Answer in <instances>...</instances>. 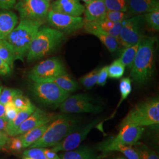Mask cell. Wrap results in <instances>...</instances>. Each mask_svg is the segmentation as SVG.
Listing matches in <instances>:
<instances>
[{"instance_id": "1", "label": "cell", "mask_w": 159, "mask_h": 159, "mask_svg": "<svg viewBox=\"0 0 159 159\" xmlns=\"http://www.w3.org/2000/svg\"><path fill=\"white\" fill-rule=\"evenodd\" d=\"M156 39L143 35L133 65L130 76L137 85L142 87L151 80L154 71V47Z\"/></svg>"}, {"instance_id": "2", "label": "cell", "mask_w": 159, "mask_h": 159, "mask_svg": "<svg viewBox=\"0 0 159 159\" xmlns=\"http://www.w3.org/2000/svg\"><path fill=\"white\" fill-rule=\"evenodd\" d=\"M80 126L79 121L76 117L69 116L68 114H61L49 123L43 136L29 148L53 147Z\"/></svg>"}, {"instance_id": "3", "label": "cell", "mask_w": 159, "mask_h": 159, "mask_svg": "<svg viewBox=\"0 0 159 159\" xmlns=\"http://www.w3.org/2000/svg\"><path fill=\"white\" fill-rule=\"evenodd\" d=\"M66 40L65 34L56 29L43 27L35 35L27 54L29 62L46 57L55 51Z\"/></svg>"}, {"instance_id": "4", "label": "cell", "mask_w": 159, "mask_h": 159, "mask_svg": "<svg viewBox=\"0 0 159 159\" xmlns=\"http://www.w3.org/2000/svg\"><path fill=\"white\" fill-rule=\"evenodd\" d=\"M43 23V20L21 19L19 24L6 37L5 40L14 51L16 60H23L27 56L35 35Z\"/></svg>"}, {"instance_id": "5", "label": "cell", "mask_w": 159, "mask_h": 159, "mask_svg": "<svg viewBox=\"0 0 159 159\" xmlns=\"http://www.w3.org/2000/svg\"><path fill=\"white\" fill-rule=\"evenodd\" d=\"M159 123V98L155 97L137 104L121 121L119 129L125 125L143 127Z\"/></svg>"}, {"instance_id": "6", "label": "cell", "mask_w": 159, "mask_h": 159, "mask_svg": "<svg viewBox=\"0 0 159 159\" xmlns=\"http://www.w3.org/2000/svg\"><path fill=\"white\" fill-rule=\"evenodd\" d=\"M34 97L41 104L52 107H59L60 105L70 96L55 83L49 81L33 82L30 87Z\"/></svg>"}, {"instance_id": "7", "label": "cell", "mask_w": 159, "mask_h": 159, "mask_svg": "<svg viewBox=\"0 0 159 159\" xmlns=\"http://www.w3.org/2000/svg\"><path fill=\"white\" fill-rule=\"evenodd\" d=\"M63 114L100 113L102 107L93 102V98L88 94L80 93L70 96L59 106Z\"/></svg>"}, {"instance_id": "8", "label": "cell", "mask_w": 159, "mask_h": 159, "mask_svg": "<svg viewBox=\"0 0 159 159\" xmlns=\"http://www.w3.org/2000/svg\"><path fill=\"white\" fill-rule=\"evenodd\" d=\"M67 73L62 61L58 57H52L34 67L29 73V78L33 82H44Z\"/></svg>"}, {"instance_id": "9", "label": "cell", "mask_w": 159, "mask_h": 159, "mask_svg": "<svg viewBox=\"0 0 159 159\" xmlns=\"http://www.w3.org/2000/svg\"><path fill=\"white\" fill-rule=\"evenodd\" d=\"M144 15L133 16L121 23L119 43L125 47L134 45L143 36Z\"/></svg>"}, {"instance_id": "10", "label": "cell", "mask_w": 159, "mask_h": 159, "mask_svg": "<svg viewBox=\"0 0 159 159\" xmlns=\"http://www.w3.org/2000/svg\"><path fill=\"white\" fill-rule=\"evenodd\" d=\"M47 18L52 28L66 35L73 34L84 25L82 17H74L51 10H49Z\"/></svg>"}, {"instance_id": "11", "label": "cell", "mask_w": 159, "mask_h": 159, "mask_svg": "<svg viewBox=\"0 0 159 159\" xmlns=\"http://www.w3.org/2000/svg\"><path fill=\"white\" fill-rule=\"evenodd\" d=\"M50 2L44 0H18L14 6L21 19L43 20L47 18Z\"/></svg>"}, {"instance_id": "12", "label": "cell", "mask_w": 159, "mask_h": 159, "mask_svg": "<svg viewBox=\"0 0 159 159\" xmlns=\"http://www.w3.org/2000/svg\"><path fill=\"white\" fill-rule=\"evenodd\" d=\"M144 128L140 126L125 125L120 129L119 132L115 136L111 137L98 143L97 150L114 144H123L133 146L138 142L142 136Z\"/></svg>"}, {"instance_id": "13", "label": "cell", "mask_w": 159, "mask_h": 159, "mask_svg": "<svg viewBox=\"0 0 159 159\" xmlns=\"http://www.w3.org/2000/svg\"><path fill=\"white\" fill-rule=\"evenodd\" d=\"M100 123V120L95 119L84 127L80 126L78 129L64 138L61 142L53 146L51 149L55 152H67L74 150L81 144L93 129Z\"/></svg>"}, {"instance_id": "14", "label": "cell", "mask_w": 159, "mask_h": 159, "mask_svg": "<svg viewBox=\"0 0 159 159\" xmlns=\"http://www.w3.org/2000/svg\"><path fill=\"white\" fill-rule=\"evenodd\" d=\"M60 115L61 114L48 113L40 108H36L33 113L18 127L12 137L21 135L34 128L50 123Z\"/></svg>"}, {"instance_id": "15", "label": "cell", "mask_w": 159, "mask_h": 159, "mask_svg": "<svg viewBox=\"0 0 159 159\" xmlns=\"http://www.w3.org/2000/svg\"><path fill=\"white\" fill-rule=\"evenodd\" d=\"M85 7L80 0H55L50 4V10L74 17H81Z\"/></svg>"}, {"instance_id": "16", "label": "cell", "mask_w": 159, "mask_h": 159, "mask_svg": "<svg viewBox=\"0 0 159 159\" xmlns=\"http://www.w3.org/2000/svg\"><path fill=\"white\" fill-rule=\"evenodd\" d=\"M107 156L108 153H98L95 149L85 144L59 154L61 159H104Z\"/></svg>"}, {"instance_id": "17", "label": "cell", "mask_w": 159, "mask_h": 159, "mask_svg": "<svg viewBox=\"0 0 159 159\" xmlns=\"http://www.w3.org/2000/svg\"><path fill=\"white\" fill-rule=\"evenodd\" d=\"M157 8L159 0H127V12L132 16L144 14Z\"/></svg>"}, {"instance_id": "18", "label": "cell", "mask_w": 159, "mask_h": 159, "mask_svg": "<svg viewBox=\"0 0 159 159\" xmlns=\"http://www.w3.org/2000/svg\"><path fill=\"white\" fill-rule=\"evenodd\" d=\"M84 22L93 21L101 19L107 11L104 0H93L85 4Z\"/></svg>"}, {"instance_id": "19", "label": "cell", "mask_w": 159, "mask_h": 159, "mask_svg": "<svg viewBox=\"0 0 159 159\" xmlns=\"http://www.w3.org/2000/svg\"><path fill=\"white\" fill-rule=\"evenodd\" d=\"M18 17L13 12L0 11V40L5 39L16 27Z\"/></svg>"}, {"instance_id": "20", "label": "cell", "mask_w": 159, "mask_h": 159, "mask_svg": "<svg viewBox=\"0 0 159 159\" xmlns=\"http://www.w3.org/2000/svg\"><path fill=\"white\" fill-rule=\"evenodd\" d=\"M49 123L40 125L19 135L18 136L23 143V148H29L33 143L39 140L46 131Z\"/></svg>"}, {"instance_id": "21", "label": "cell", "mask_w": 159, "mask_h": 159, "mask_svg": "<svg viewBox=\"0 0 159 159\" xmlns=\"http://www.w3.org/2000/svg\"><path fill=\"white\" fill-rule=\"evenodd\" d=\"M47 81L55 83L64 91H67L69 93L77 90L80 87L79 84L73 79H72V77L67 73L48 80Z\"/></svg>"}, {"instance_id": "22", "label": "cell", "mask_w": 159, "mask_h": 159, "mask_svg": "<svg viewBox=\"0 0 159 159\" xmlns=\"http://www.w3.org/2000/svg\"><path fill=\"white\" fill-rule=\"evenodd\" d=\"M35 108V106L33 105L31 108L27 110L18 111L16 117L8 123L5 130L7 134L10 136H12L14 133L18 128V127L22 124L24 121H25L33 113Z\"/></svg>"}, {"instance_id": "23", "label": "cell", "mask_w": 159, "mask_h": 159, "mask_svg": "<svg viewBox=\"0 0 159 159\" xmlns=\"http://www.w3.org/2000/svg\"><path fill=\"white\" fill-rule=\"evenodd\" d=\"M103 153H108L109 152L117 151L123 154L127 159H139V156L135 150L131 146L123 144H114L101 148L98 150Z\"/></svg>"}, {"instance_id": "24", "label": "cell", "mask_w": 159, "mask_h": 159, "mask_svg": "<svg viewBox=\"0 0 159 159\" xmlns=\"http://www.w3.org/2000/svg\"><path fill=\"white\" fill-rule=\"evenodd\" d=\"M0 58L10 68H13L14 61L16 60L15 52L10 44L5 39L0 40Z\"/></svg>"}, {"instance_id": "25", "label": "cell", "mask_w": 159, "mask_h": 159, "mask_svg": "<svg viewBox=\"0 0 159 159\" xmlns=\"http://www.w3.org/2000/svg\"><path fill=\"white\" fill-rule=\"evenodd\" d=\"M90 34L97 37L110 52H114L117 50L119 41L113 36L99 31H93Z\"/></svg>"}, {"instance_id": "26", "label": "cell", "mask_w": 159, "mask_h": 159, "mask_svg": "<svg viewBox=\"0 0 159 159\" xmlns=\"http://www.w3.org/2000/svg\"><path fill=\"white\" fill-rule=\"evenodd\" d=\"M139 44L140 41L134 45L125 47L122 52L119 59L121 63L125 66V67H127L129 68L131 67L139 48Z\"/></svg>"}, {"instance_id": "27", "label": "cell", "mask_w": 159, "mask_h": 159, "mask_svg": "<svg viewBox=\"0 0 159 159\" xmlns=\"http://www.w3.org/2000/svg\"><path fill=\"white\" fill-rule=\"evenodd\" d=\"M139 159H159V156L147 145L139 141L133 146Z\"/></svg>"}, {"instance_id": "28", "label": "cell", "mask_w": 159, "mask_h": 159, "mask_svg": "<svg viewBox=\"0 0 159 159\" xmlns=\"http://www.w3.org/2000/svg\"><path fill=\"white\" fill-rule=\"evenodd\" d=\"M125 69V66L121 63L119 58L117 59L108 66V77L113 79H120L124 75Z\"/></svg>"}, {"instance_id": "29", "label": "cell", "mask_w": 159, "mask_h": 159, "mask_svg": "<svg viewBox=\"0 0 159 159\" xmlns=\"http://www.w3.org/2000/svg\"><path fill=\"white\" fill-rule=\"evenodd\" d=\"M119 90L121 94V98L120 100L117 108H118L121 102L128 97L132 91L131 80L129 77H125L120 80Z\"/></svg>"}, {"instance_id": "30", "label": "cell", "mask_w": 159, "mask_h": 159, "mask_svg": "<svg viewBox=\"0 0 159 159\" xmlns=\"http://www.w3.org/2000/svg\"><path fill=\"white\" fill-rule=\"evenodd\" d=\"M143 15L144 21L148 24V26L154 31H159V8Z\"/></svg>"}, {"instance_id": "31", "label": "cell", "mask_w": 159, "mask_h": 159, "mask_svg": "<svg viewBox=\"0 0 159 159\" xmlns=\"http://www.w3.org/2000/svg\"><path fill=\"white\" fill-rule=\"evenodd\" d=\"M99 68H96L93 70L89 73L81 77L79 82L87 89H91L97 84Z\"/></svg>"}, {"instance_id": "32", "label": "cell", "mask_w": 159, "mask_h": 159, "mask_svg": "<svg viewBox=\"0 0 159 159\" xmlns=\"http://www.w3.org/2000/svg\"><path fill=\"white\" fill-rule=\"evenodd\" d=\"M132 16L127 12L107 11L102 18L113 23H121Z\"/></svg>"}, {"instance_id": "33", "label": "cell", "mask_w": 159, "mask_h": 159, "mask_svg": "<svg viewBox=\"0 0 159 159\" xmlns=\"http://www.w3.org/2000/svg\"><path fill=\"white\" fill-rule=\"evenodd\" d=\"M107 11L127 12V0H104Z\"/></svg>"}, {"instance_id": "34", "label": "cell", "mask_w": 159, "mask_h": 159, "mask_svg": "<svg viewBox=\"0 0 159 159\" xmlns=\"http://www.w3.org/2000/svg\"><path fill=\"white\" fill-rule=\"evenodd\" d=\"M21 94H23V92L18 89L7 87L4 88L0 94V102L6 104L7 102H12L15 97Z\"/></svg>"}, {"instance_id": "35", "label": "cell", "mask_w": 159, "mask_h": 159, "mask_svg": "<svg viewBox=\"0 0 159 159\" xmlns=\"http://www.w3.org/2000/svg\"><path fill=\"white\" fill-rule=\"evenodd\" d=\"M18 111L25 110L31 108L33 104L31 103L28 97L24 96L23 94H18L12 100Z\"/></svg>"}, {"instance_id": "36", "label": "cell", "mask_w": 159, "mask_h": 159, "mask_svg": "<svg viewBox=\"0 0 159 159\" xmlns=\"http://www.w3.org/2000/svg\"><path fill=\"white\" fill-rule=\"evenodd\" d=\"M23 155L33 159H47L44 153L43 148H30L24 152Z\"/></svg>"}, {"instance_id": "37", "label": "cell", "mask_w": 159, "mask_h": 159, "mask_svg": "<svg viewBox=\"0 0 159 159\" xmlns=\"http://www.w3.org/2000/svg\"><path fill=\"white\" fill-rule=\"evenodd\" d=\"M9 150L16 152L21 151L23 148V143L18 136L9 139L7 144Z\"/></svg>"}, {"instance_id": "38", "label": "cell", "mask_w": 159, "mask_h": 159, "mask_svg": "<svg viewBox=\"0 0 159 159\" xmlns=\"http://www.w3.org/2000/svg\"><path fill=\"white\" fill-rule=\"evenodd\" d=\"M5 109L6 113L4 117L8 121L14 119L16 117L18 112V110L16 107L14 102H12L6 103L5 104Z\"/></svg>"}, {"instance_id": "39", "label": "cell", "mask_w": 159, "mask_h": 159, "mask_svg": "<svg viewBox=\"0 0 159 159\" xmlns=\"http://www.w3.org/2000/svg\"><path fill=\"white\" fill-rule=\"evenodd\" d=\"M108 66H104L99 70L97 84L100 86H104L106 84L108 79Z\"/></svg>"}, {"instance_id": "40", "label": "cell", "mask_w": 159, "mask_h": 159, "mask_svg": "<svg viewBox=\"0 0 159 159\" xmlns=\"http://www.w3.org/2000/svg\"><path fill=\"white\" fill-rule=\"evenodd\" d=\"M17 0H0V9L9 10L16 5Z\"/></svg>"}, {"instance_id": "41", "label": "cell", "mask_w": 159, "mask_h": 159, "mask_svg": "<svg viewBox=\"0 0 159 159\" xmlns=\"http://www.w3.org/2000/svg\"><path fill=\"white\" fill-rule=\"evenodd\" d=\"M11 68L0 58V75H7L10 74Z\"/></svg>"}, {"instance_id": "42", "label": "cell", "mask_w": 159, "mask_h": 159, "mask_svg": "<svg viewBox=\"0 0 159 159\" xmlns=\"http://www.w3.org/2000/svg\"><path fill=\"white\" fill-rule=\"evenodd\" d=\"M43 151L47 159H61L56 152L52 151L51 149L43 148Z\"/></svg>"}, {"instance_id": "43", "label": "cell", "mask_w": 159, "mask_h": 159, "mask_svg": "<svg viewBox=\"0 0 159 159\" xmlns=\"http://www.w3.org/2000/svg\"><path fill=\"white\" fill-rule=\"evenodd\" d=\"M9 139L8 135L6 132L0 130V149L6 146Z\"/></svg>"}, {"instance_id": "44", "label": "cell", "mask_w": 159, "mask_h": 159, "mask_svg": "<svg viewBox=\"0 0 159 159\" xmlns=\"http://www.w3.org/2000/svg\"><path fill=\"white\" fill-rule=\"evenodd\" d=\"M8 123V121L6 119L5 117H0V130H6Z\"/></svg>"}, {"instance_id": "45", "label": "cell", "mask_w": 159, "mask_h": 159, "mask_svg": "<svg viewBox=\"0 0 159 159\" xmlns=\"http://www.w3.org/2000/svg\"><path fill=\"white\" fill-rule=\"evenodd\" d=\"M5 113H6L5 104H3L0 102V117H4Z\"/></svg>"}, {"instance_id": "46", "label": "cell", "mask_w": 159, "mask_h": 159, "mask_svg": "<svg viewBox=\"0 0 159 159\" xmlns=\"http://www.w3.org/2000/svg\"><path fill=\"white\" fill-rule=\"evenodd\" d=\"M83 1H84V2L85 3V4H88V3H89V2H90L91 1H93V0H82Z\"/></svg>"}, {"instance_id": "47", "label": "cell", "mask_w": 159, "mask_h": 159, "mask_svg": "<svg viewBox=\"0 0 159 159\" xmlns=\"http://www.w3.org/2000/svg\"><path fill=\"white\" fill-rule=\"evenodd\" d=\"M113 159H127V158H125V156H120V157H116V158H114Z\"/></svg>"}, {"instance_id": "48", "label": "cell", "mask_w": 159, "mask_h": 159, "mask_svg": "<svg viewBox=\"0 0 159 159\" xmlns=\"http://www.w3.org/2000/svg\"><path fill=\"white\" fill-rule=\"evenodd\" d=\"M23 159H31V158H30V157H27V156H24V158Z\"/></svg>"}, {"instance_id": "49", "label": "cell", "mask_w": 159, "mask_h": 159, "mask_svg": "<svg viewBox=\"0 0 159 159\" xmlns=\"http://www.w3.org/2000/svg\"><path fill=\"white\" fill-rule=\"evenodd\" d=\"M2 86H0V94H1V91H2Z\"/></svg>"}, {"instance_id": "50", "label": "cell", "mask_w": 159, "mask_h": 159, "mask_svg": "<svg viewBox=\"0 0 159 159\" xmlns=\"http://www.w3.org/2000/svg\"><path fill=\"white\" fill-rule=\"evenodd\" d=\"M44 1H48V2H51V1H52V0H44Z\"/></svg>"}]
</instances>
